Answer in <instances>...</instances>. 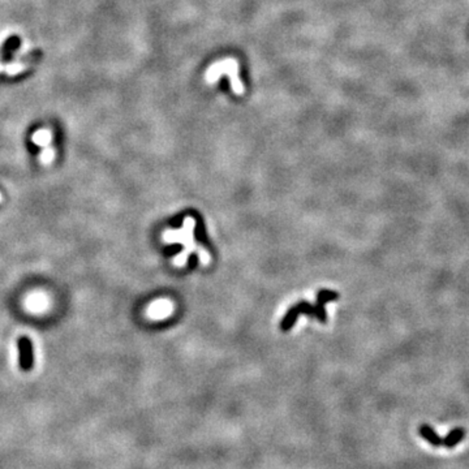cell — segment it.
<instances>
[{"label": "cell", "instance_id": "obj_11", "mask_svg": "<svg viewBox=\"0 0 469 469\" xmlns=\"http://www.w3.org/2000/svg\"><path fill=\"white\" fill-rule=\"evenodd\" d=\"M4 201V198H3V195H2V192H0V204H2V202H3Z\"/></svg>", "mask_w": 469, "mask_h": 469}, {"label": "cell", "instance_id": "obj_7", "mask_svg": "<svg viewBox=\"0 0 469 469\" xmlns=\"http://www.w3.org/2000/svg\"><path fill=\"white\" fill-rule=\"evenodd\" d=\"M421 434H423L424 438L428 439V441H429L430 443H432V445L437 446V445H439V443H441V439H439L438 435L435 434V433L433 432L432 429H430L429 426L424 425L423 428H421Z\"/></svg>", "mask_w": 469, "mask_h": 469}, {"label": "cell", "instance_id": "obj_5", "mask_svg": "<svg viewBox=\"0 0 469 469\" xmlns=\"http://www.w3.org/2000/svg\"><path fill=\"white\" fill-rule=\"evenodd\" d=\"M31 141L33 144H35L37 146H39L40 149H44L47 146L51 145V142H53V132L50 129H38L33 133V136H31Z\"/></svg>", "mask_w": 469, "mask_h": 469}, {"label": "cell", "instance_id": "obj_9", "mask_svg": "<svg viewBox=\"0 0 469 469\" xmlns=\"http://www.w3.org/2000/svg\"><path fill=\"white\" fill-rule=\"evenodd\" d=\"M20 69H22V67L21 65H11V67H8V72H10V73H12V74H15L16 72H19Z\"/></svg>", "mask_w": 469, "mask_h": 469}, {"label": "cell", "instance_id": "obj_6", "mask_svg": "<svg viewBox=\"0 0 469 469\" xmlns=\"http://www.w3.org/2000/svg\"><path fill=\"white\" fill-rule=\"evenodd\" d=\"M56 157V150L54 146H47V148L42 149L40 150L39 154V162L40 164H43V166H50V164H53L54 161H55Z\"/></svg>", "mask_w": 469, "mask_h": 469}, {"label": "cell", "instance_id": "obj_2", "mask_svg": "<svg viewBox=\"0 0 469 469\" xmlns=\"http://www.w3.org/2000/svg\"><path fill=\"white\" fill-rule=\"evenodd\" d=\"M24 305L28 312L33 313V314H42V313L49 310L51 303H50V297L47 293L35 291V292L29 293L28 296L25 297Z\"/></svg>", "mask_w": 469, "mask_h": 469}, {"label": "cell", "instance_id": "obj_3", "mask_svg": "<svg viewBox=\"0 0 469 469\" xmlns=\"http://www.w3.org/2000/svg\"><path fill=\"white\" fill-rule=\"evenodd\" d=\"M173 305L171 301L166 299L157 300L152 305L148 308V317L152 319H163V318L168 317L172 313Z\"/></svg>", "mask_w": 469, "mask_h": 469}, {"label": "cell", "instance_id": "obj_4", "mask_svg": "<svg viewBox=\"0 0 469 469\" xmlns=\"http://www.w3.org/2000/svg\"><path fill=\"white\" fill-rule=\"evenodd\" d=\"M33 364V349L26 339L20 343V365L24 370H29Z\"/></svg>", "mask_w": 469, "mask_h": 469}, {"label": "cell", "instance_id": "obj_1", "mask_svg": "<svg viewBox=\"0 0 469 469\" xmlns=\"http://www.w3.org/2000/svg\"><path fill=\"white\" fill-rule=\"evenodd\" d=\"M193 227H195V219H193V218H186L185 223H184V227H182L180 231H168L163 234L164 241H176V243L179 241V243L185 245L184 252L175 258V265H184V263L186 262V259H188V256L191 252H196L197 256H200L201 261L204 263L210 262V256H209L206 252H204V250L201 249L200 247H196L193 238H192V234H193Z\"/></svg>", "mask_w": 469, "mask_h": 469}, {"label": "cell", "instance_id": "obj_10", "mask_svg": "<svg viewBox=\"0 0 469 469\" xmlns=\"http://www.w3.org/2000/svg\"><path fill=\"white\" fill-rule=\"evenodd\" d=\"M220 82L223 83V85H222V89H223V90H228V89H231V86H229V83H228V78H227V77H223Z\"/></svg>", "mask_w": 469, "mask_h": 469}, {"label": "cell", "instance_id": "obj_8", "mask_svg": "<svg viewBox=\"0 0 469 469\" xmlns=\"http://www.w3.org/2000/svg\"><path fill=\"white\" fill-rule=\"evenodd\" d=\"M461 438H463V432H461V430H452V432L447 435L445 443L448 447H452V446H455L456 443H459V442L461 441Z\"/></svg>", "mask_w": 469, "mask_h": 469}]
</instances>
